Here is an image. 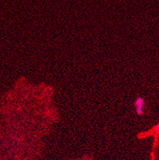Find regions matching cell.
<instances>
[{
    "mask_svg": "<svg viewBox=\"0 0 159 160\" xmlns=\"http://www.w3.org/2000/svg\"><path fill=\"white\" fill-rule=\"evenodd\" d=\"M144 104H145V100L143 97H138L135 102V108L136 113L141 116L143 114V108H144Z\"/></svg>",
    "mask_w": 159,
    "mask_h": 160,
    "instance_id": "obj_1",
    "label": "cell"
},
{
    "mask_svg": "<svg viewBox=\"0 0 159 160\" xmlns=\"http://www.w3.org/2000/svg\"><path fill=\"white\" fill-rule=\"evenodd\" d=\"M154 131H155V132H157V133H159V123L157 124L156 126H155Z\"/></svg>",
    "mask_w": 159,
    "mask_h": 160,
    "instance_id": "obj_2",
    "label": "cell"
}]
</instances>
